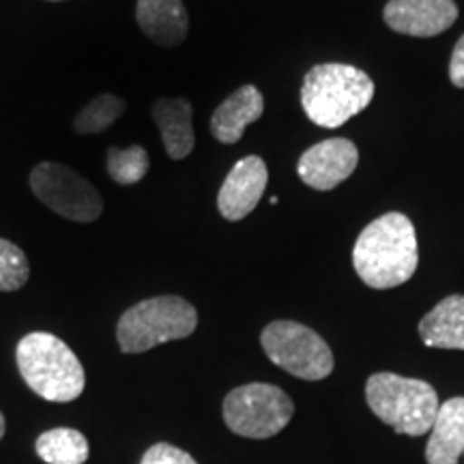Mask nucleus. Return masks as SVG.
<instances>
[{"instance_id":"obj_12","label":"nucleus","mask_w":464,"mask_h":464,"mask_svg":"<svg viewBox=\"0 0 464 464\" xmlns=\"http://www.w3.org/2000/svg\"><path fill=\"white\" fill-rule=\"evenodd\" d=\"M265 112V100L254 84H246L216 108L211 116V133L218 142L237 144L246 133V127L256 123Z\"/></svg>"},{"instance_id":"obj_8","label":"nucleus","mask_w":464,"mask_h":464,"mask_svg":"<svg viewBox=\"0 0 464 464\" xmlns=\"http://www.w3.org/2000/svg\"><path fill=\"white\" fill-rule=\"evenodd\" d=\"M31 189L45 207L69 222L91 224L102 218L103 198L73 168L42 161L31 172Z\"/></svg>"},{"instance_id":"obj_3","label":"nucleus","mask_w":464,"mask_h":464,"mask_svg":"<svg viewBox=\"0 0 464 464\" xmlns=\"http://www.w3.org/2000/svg\"><path fill=\"white\" fill-rule=\"evenodd\" d=\"M17 368L31 390L50 402H72L84 392L86 374L65 342L45 332H33L15 348Z\"/></svg>"},{"instance_id":"obj_1","label":"nucleus","mask_w":464,"mask_h":464,"mask_svg":"<svg viewBox=\"0 0 464 464\" xmlns=\"http://www.w3.org/2000/svg\"><path fill=\"white\" fill-rule=\"evenodd\" d=\"M415 226L402 213H385L362 230L353 247V266L365 286L396 288L417 271Z\"/></svg>"},{"instance_id":"obj_4","label":"nucleus","mask_w":464,"mask_h":464,"mask_svg":"<svg viewBox=\"0 0 464 464\" xmlns=\"http://www.w3.org/2000/svg\"><path fill=\"white\" fill-rule=\"evenodd\" d=\"M370 411L406 437L430 432L439 411V396L430 382L406 379L393 372H376L365 382Z\"/></svg>"},{"instance_id":"obj_13","label":"nucleus","mask_w":464,"mask_h":464,"mask_svg":"<svg viewBox=\"0 0 464 464\" xmlns=\"http://www.w3.org/2000/svg\"><path fill=\"white\" fill-rule=\"evenodd\" d=\"M136 20L161 48H177L188 39L189 17L181 0H138Z\"/></svg>"},{"instance_id":"obj_16","label":"nucleus","mask_w":464,"mask_h":464,"mask_svg":"<svg viewBox=\"0 0 464 464\" xmlns=\"http://www.w3.org/2000/svg\"><path fill=\"white\" fill-rule=\"evenodd\" d=\"M423 344L445 351H464V295H450L421 318Z\"/></svg>"},{"instance_id":"obj_5","label":"nucleus","mask_w":464,"mask_h":464,"mask_svg":"<svg viewBox=\"0 0 464 464\" xmlns=\"http://www.w3.org/2000/svg\"><path fill=\"white\" fill-rule=\"evenodd\" d=\"M198 327L196 307L177 295L144 299L131 305L116 324V340L121 351L147 353L172 340L189 338Z\"/></svg>"},{"instance_id":"obj_22","label":"nucleus","mask_w":464,"mask_h":464,"mask_svg":"<svg viewBox=\"0 0 464 464\" xmlns=\"http://www.w3.org/2000/svg\"><path fill=\"white\" fill-rule=\"evenodd\" d=\"M450 80L458 89H464V34L458 39L450 61Z\"/></svg>"},{"instance_id":"obj_6","label":"nucleus","mask_w":464,"mask_h":464,"mask_svg":"<svg viewBox=\"0 0 464 464\" xmlns=\"http://www.w3.org/2000/svg\"><path fill=\"white\" fill-rule=\"evenodd\" d=\"M266 357L284 372L304 381H323L334 372V353L307 324L274 321L260 334Z\"/></svg>"},{"instance_id":"obj_21","label":"nucleus","mask_w":464,"mask_h":464,"mask_svg":"<svg viewBox=\"0 0 464 464\" xmlns=\"http://www.w3.org/2000/svg\"><path fill=\"white\" fill-rule=\"evenodd\" d=\"M140 464H198L188 451L174 448L170 443H158L144 451Z\"/></svg>"},{"instance_id":"obj_10","label":"nucleus","mask_w":464,"mask_h":464,"mask_svg":"<svg viewBox=\"0 0 464 464\" xmlns=\"http://www.w3.org/2000/svg\"><path fill=\"white\" fill-rule=\"evenodd\" d=\"M266 183H269V170L263 158L247 155L237 161L218 194V208L222 218L228 222H239L247 218L263 198Z\"/></svg>"},{"instance_id":"obj_23","label":"nucleus","mask_w":464,"mask_h":464,"mask_svg":"<svg viewBox=\"0 0 464 464\" xmlns=\"http://www.w3.org/2000/svg\"><path fill=\"white\" fill-rule=\"evenodd\" d=\"M5 430H7V421H5V415L0 413V440L5 437Z\"/></svg>"},{"instance_id":"obj_15","label":"nucleus","mask_w":464,"mask_h":464,"mask_svg":"<svg viewBox=\"0 0 464 464\" xmlns=\"http://www.w3.org/2000/svg\"><path fill=\"white\" fill-rule=\"evenodd\" d=\"M158 123L170 160H185L194 150V127H191V103L183 97H160L150 108Z\"/></svg>"},{"instance_id":"obj_9","label":"nucleus","mask_w":464,"mask_h":464,"mask_svg":"<svg viewBox=\"0 0 464 464\" xmlns=\"http://www.w3.org/2000/svg\"><path fill=\"white\" fill-rule=\"evenodd\" d=\"M359 164V150L348 138H329L299 158L297 172L307 188L329 191L344 183Z\"/></svg>"},{"instance_id":"obj_17","label":"nucleus","mask_w":464,"mask_h":464,"mask_svg":"<svg viewBox=\"0 0 464 464\" xmlns=\"http://www.w3.org/2000/svg\"><path fill=\"white\" fill-rule=\"evenodd\" d=\"M37 456L45 464H84L89 460V440L73 428H54L34 443Z\"/></svg>"},{"instance_id":"obj_2","label":"nucleus","mask_w":464,"mask_h":464,"mask_svg":"<svg viewBox=\"0 0 464 464\" xmlns=\"http://www.w3.org/2000/svg\"><path fill=\"white\" fill-rule=\"evenodd\" d=\"M374 100V82L363 69L346 63H323L305 73L301 106L307 119L324 130L342 127Z\"/></svg>"},{"instance_id":"obj_18","label":"nucleus","mask_w":464,"mask_h":464,"mask_svg":"<svg viewBox=\"0 0 464 464\" xmlns=\"http://www.w3.org/2000/svg\"><path fill=\"white\" fill-rule=\"evenodd\" d=\"M127 103L123 97L110 95V92H103V95L95 97L89 106H86L82 112L75 116L73 130L80 133V136H86V133H102L106 131L110 125H114L121 116L125 114Z\"/></svg>"},{"instance_id":"obj_19","label":"nucleus","mask_w":464,"mask_h":464,"mask_svg":"<svg viewBox=\"0 0 464 464\" xmlns=\"http://www.w3.org/2000/svg\"><path fill=\"white\" fill-rule=\"evenodd\" d=\"M106 168L110 179L119 185H133V183H140L144 177H147L149 168H150V158L147 153V149L133 147L127 149H119L112 147L108 150V158H106Z\"/></svg>"},{"instance_id":"obj_14","label":"nucleus","mask_w":464,"mask_h":464,"mask_svg":"<svg viewBox=\"0 0 464 464\" xmlns=\"http://www.w3.org/2000/svg\"><path fill=\"white\" fill-rule=\"evenodd\" d=\"M464 456V398H450L439 406L426 443L428 464H458Z\"/></svg>"},{"instance_id":"obj_7","label":"nucleus","mask_w":464,"mask_h":464,"mask_svg":"<svg viewBox=\"0 0 464 464\" xmlns=\"http://www.w3.org/2000/svg\"><path fill=\"white\" fill-rule=\"evenodd\" d=\"M224 421L246 439H271L280 434L295 415V404L280 387L249 382L232 390L224 400Z\"/></svg>"},{"instance_id":"obj_11","label":"nucleus","mask_w":464,"mask_h":464,"mask_svg":"<svg viewBox=\"0 0 464 464\" xmlns=\"http://www.w3.org/2000/svg\"><path fill=\"white\" fill-rule=\"evenodd\" d=\"M382 20L400 34L437 37L458 20V7L454 0H390Z\"/></svg>"},{"instance_id":"obj_20","label":"nucleus","mask_w":464,"mask_h":464,"mask_svg":"<svg viewBox=\"0 0 464 464\" xmlns=\"http://www.w3.org/2000/svg\"><path fill=\"white\" fill-rule=\"evenodd\" d=\"M28 276H31V265L26 254L15 243L0 239V290L3 293L20 290L28 282Z\"/></svg>"}]
</instances>
